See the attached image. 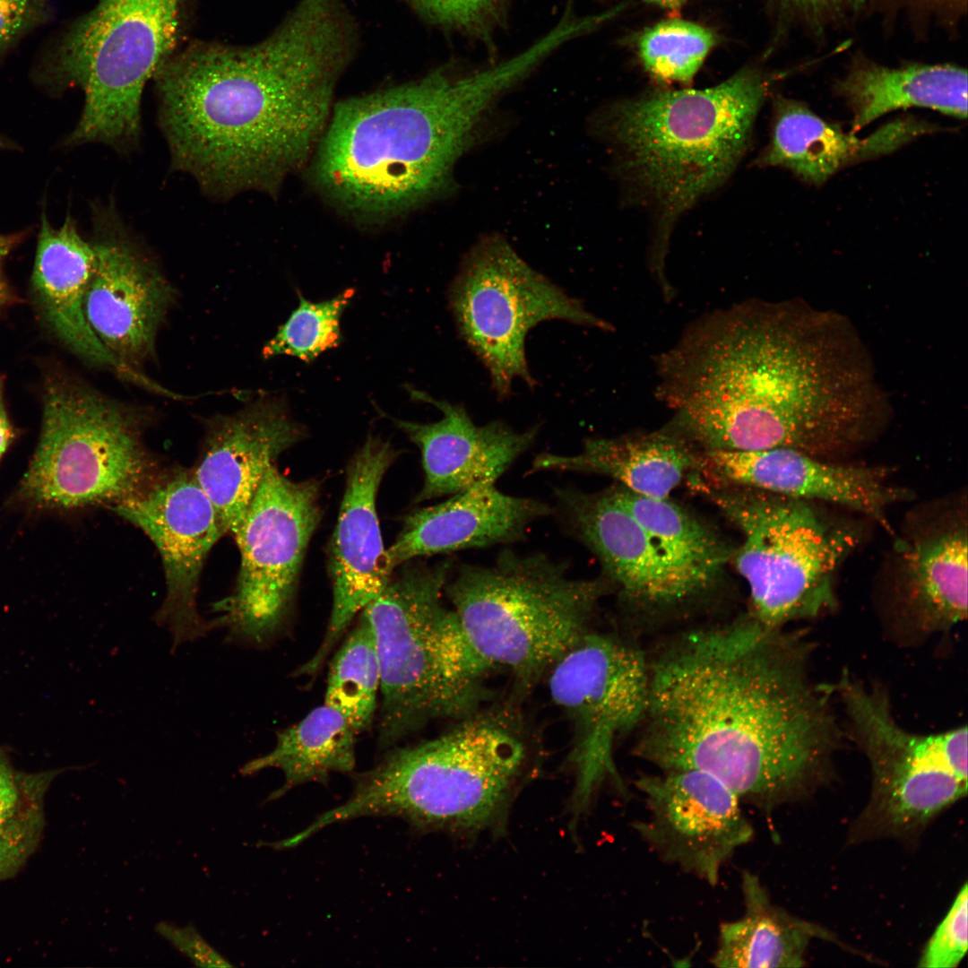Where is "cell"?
<instances>
[{
	"label": "cell",
	"mask_w": 968,
	"mask_h": 968,
	"mask_svg": "<svg viewBox=\"0 0 968 968\" xmlns=\"http://www.w3.org/2000/svg\"><path fill=\"white\" fill-rule=\"evenodd\" d=\"M381 672L376 638L363 612L333 656L324 704L340 712L358 732L372 723L380 692Z\"/></svg>",
	"instance_id": "cell-34"
},
{
	"label": "cell",
	"mask_w": 968,
	"mask_h": 968,
	"mask_svg": "<svg viewBox=\"0 0 968 968\" xmlns=\"http://www.w3.org/2000/svg\"><path fill=\"white\" fill-rule=\"evenodd\" d=\"M655 366L669 427L701 451L788 447L831 461L875 437L888 409L851 321L801 300L714 310Z\"/></svg>",
	"instance_id": "cell-2"
},
{
	"label": "cell",
	"mask_w": 968,
	"mask_h": 968,
	"mask_svg": "<svg viewBox=\"0 0 968 968\" xmlns=\"http://www.w3.org/2000/svg\"><path fill=\"white\" fill-rule=\"evenodd\" d=\"M690 480L742 536L731 558L747 582L752 618L782 628L837 609L836 575L860 538L853 525L829 516L816 501L711 484L697 476Z\"/></svg>",
	"instance_id": "cell-9"
},
{
	"label": "cell",
	"mask_w": 968,
	"mask_h": 968,
	"mask_svg": "<svg viewBox=\"0 0 968 968\" xmlns=\"http://www.w3.org/2000/svg\"><path fill=\"white\" fill-rule=\"evenodd\" d=\"M914 531L897 546V574L878 607L884 635L903 647L921 645L967 618L965 514L953 507Z\"/></svg>",
	"instance_id": "cell-20"
},
{
	"label": "cell",
	"mask_w": 968,
	"mask_h": 968,
	"mask_svg": "<svg viewBox=\"0 0 968 968\" xmlns=\"http://www.w3.org/2000/svg\"><path fill=\"white\" fill-rule=\"evenodd\" d=\"M157 931L178 951L185 954L196 966H232L204 940L193 925L181 928L163 921L157 925Z\"/></svg>",
	"instance_id": "cell-41"
},
{
	"label": "cell",
	"mask_w": 968,
	"mask_h": 968,
	"mask_svg": "<svg viewBox=\"0 0 968 968\" xmlns=\"http://www.w3.org/2000/svg\"><path fill=\"white\" fill-rule=\"evenodd\" d=\"M49 14V0H0V56Z\"/></svg>",
	"instance_id": "cell-40"
},
{
	"label": "cell",
	"mask_w": 968,
	"mask_h": 968,
	"mask_svg": "<svg viewBox=\"0 0 968 968\" xmlns=\"http://www.w3.org/2000/svg\"><path fill=\"white\" fill-rule=\"evenodd\" d=\"M4 377L0 376V459L14 438L13 428L9 420L4 399Z\"/></svg>",
	"instance_id": "cell-42"
},
{
	"label": "cell",
	"mask_w": 968,
	"mask_h": 968,
	"mask_svg": "<svg viewBox=\"0 0 968 968\" xmlns=\"http://www.w3.org/2000/svg\"><path fill=\"white\" fill-rule=\"evenodd\" d=\"M42 416L38 446L18 489L23 502L52 509L111 506L153 481L144 419L135 408L56 380L46 388Z\"/></svg>",
	"instance_id": "cell-11"
},
{
	"label": "cell",
	"mask_w": 968,
	"mask_h": 968,
	"mask_svg": "<svg viewBox=\"0 0 968 968\" xmlns=\"http://www.w3.org/2000/svg\"><path fill=\"white\" fill-rule=\"evenodd\" d=\"M742 915L720 925L711 963L722 968L801 967L814 937L831 938L821 928L772 903L758 877L741 875Z\"/></svg>",
	"instance_id": "cell-30"
},
{
	"label": "cell",
	"mask_w": 968,
	"mask_h": 968,
	"mask_svg": "<svg viewBox=\"0 0 968 968\" xmlns=\"http://www.w3.org/2000/svg\"><path fill=\"white\" fill-rule=\"evenodd\" d=\"M358 734L340 712L324 704L278 731L274 748L246 762L240 773L252 775L267 768L280 769L283 784L268 800L277 799L294 787L324 782L333 773L352 772Z\"/></svg>",
	"instance_id": "cell-32"
},
{
	"label": "cell",
	"mask_w": 968,
	"mask_h": 968,
	"mask_svg": "<svg viewBox=\"0 0 968 968\" xmlns=\"http://www.w3.org/2000/svg\"><path fill=\"white\" fill-rule=\"evenodd\" d=\"M95 260L93 241L82 238L70 216L58 229L42 216L32 283L46 321L81 358L122 373L84 313L85 293Z\"/></svg>",
	"instance_id": "cell-27"
},
{
	"label": "cell",
	"mask_w": 968,
	"mask_h": 968,
	"mask_svg": "<svg viewBox=\"0 0 968 968\" xmlns=\"http://www.w3.org/2000/svg\"><path fill=\"white\" fill-rule=\"evenodd\" d=\"M110 508L142 530L160 553L166 592L153 621L170 634L171 652L223 627L219 617L205 619L197 608L204 561L225 532L193 472L177 471L153 480Z\"/></svg>",
	"instance_id": "cell-17"
},
{
	"label": "cell",
	"mask_w": 968,
	"mask_h": 968,
	"mask_svg": "<svg viewBox=\"0 0 968 968\" xmlns=\"http://www.w3.org/2000/svg\"><path fill=\"white\" fill-rule=\"evenodd\" d=\"M968 888L964 884L944 920L929 940L919 967L953 968L967 951Z\"/></svg>",
	"instance_id": "cell-38"
},
{
	"label": "cell",
	"mask_w": 968,
	"mask_h": 968,
	"mask_svg": "<svg viewBox=\"0 0 968 968\" xmlns=\"http://www.w3.org/2000/svg\"><path fill=\"white\" fill-rule=\"evenodd\" d=\"M844 737L867 758L872 777L859 838L918 832L967 794L966 725L918 734L897 722L888 689L844 670L831 684Z\"/></svg>",
	"instance_id": "cell-12"
},
{
	"label": "cell",
	"mask_w": 968,
	"mask_h": 968,
	"mask_svg": "<svg viewBox=\"0 0 968 968\" xmlns=\"http://www.w3.org/2000/svg\"><path fill=\"white\" fill-rule=\"evenodd\" d=\"M280 398L264 397L213 417L193 475L225 533L238 532L267 469L305 436Z\"/></svg>",
	"instance_id": "cell-23"
},
{
	"label": "cell",
	"mask_w": 968,
	"mask_h": 968,
	"mask_svg": "<svg viewBox=\"0 0 968 968\" xmlns=\"http://www.w3.org/2000/svg\"><path fill=\"white\" fill-rule=\"evenodd\" d=\"M409 390L415 400L433 404L443 414L432 423L393 419L421 453L424 482L417 502L497 481L537 436V427L517 431L497 420L477 426L461 404Z\"/></svg>",
	"instance_id": "cell-24"
},
{
	"label": "cell",
	"mask_w": 968,
	"mask_h": 968,
	"mask_svg": "<svg viewBox=\"0 0 968 968\" xmlns=\"http://www.w3.org/2000/svg\"><path fill=\"white\" fill-rule=\"evenodd\" d=\"M13 245V238L0 235V307L6 305L12 298L10 289L4 276L3 264Z\"/></svg>",
	"instance_id": "cell-43"
},
{
	"label": "cell",
	"mask_w": 968,
	"mask_h": 968,
	"mask_svg": "<svg viewBox=\"0 0 968 968\" xmlns=\"http://www.w3.org/2000/svg\"><path fill=\"white\" fill-rule=\"evenodd\" d=\"M555 496L566 530L593 552L617 588L631 634L652 632L703 609L611 488L596 493L560 488Z\"/></svg>",
	"instance_id": "cell-16"
},
{
	"label": "cell",
	"mask_w": 968,
	"mask_h": 968,
	"mask_svg": "<svg viewBox=\"0 0 968 968\" xmlns=\"http://www.w3.org/2000/svg\"><path fill=\"white\" fill-rule=\"evenodd\" d=\"M549 688L575 725L576 818L606 779L625 791L613 747L618 737L635 731L644 717L647 653L633 638L588 632L552 665Z\"/></svg>",
	"instance_id": "cell-15"
},
{
	"label": "cell",
	"mask_w": 968,
	"mask_h": 968,
	"mask_svg": "<svg viewBox=\"0 0 968 968\" xmlns=\"http://www.w3.org/2000/svg\"><path fill=\"white\" fill-rule=\"evenodd\" d=\"M715 44L706 27L671 19L645 30L638 40V53L645 70L663 82L689 83Z\"/></svg>",
	"instance_id": "cell-35"
},
{
	"label": "cell",
	"mask_w": 968,
	"mask_h": 968,
	"mask_svg": "<svg viewBox=\"0 0 968 968\" xmlns=\"http://www.w3.org/2000/svg\"><path fill=\"white\" fill-rule=\"evenodd\" d=\"M5 753H6V752H5V751H4V749H3L2 748H0V757H1L2 756H4V755Z\"/></svg>",
	"instance_id": "cell-45"
},
{
	"label": "cell",
	"mask_w": 968,
	"mask_h": 968,
	"mask_svg": "<svg viewBox=\"0 0 968 968\" xmlns=\"http://www.w3.org/2000/svg\"><path fill=\"white\" fill-rule=\"evenodd\" d=\"M517 53L471 71L424 77L339 103L317 143L313 174L338 205L380 219L451 190L454 169L502 95L527 78Z\"/></svg>",
	"instance_id": "cell-4"
},
{
	"label": "cell",
	"mask_w": 968,
	"mask_h": 968,
	"mask_svg": "<svg viewBox=\"0 0 968 968\" xmlns=\"http://www.w3.org/2000/svg\"><path fill=\"white\" fill-rule=\"evenodd\" d=\"M635 785L647 810L632 824L640 838L661 860L716 886L724 864L754 834L737 796L695 769L640 775Z\"/></svg>",
	"instance_id": "cell-18"
},
{
	"label": "cell",
	"mask_w": 968,
	"mask_h": 968,
	"mask_svg": "<svg viewBox=\"0 0 968 968\" xmlns=\"http://www.w3.org/2000/svg\"><path fill=\"white\" fill-rule=\"evenodd\" d=\"M357 36L341 0H299L259 43L172 55L153 79L173 169L216 200L273 193L317 144Z\"/></svg>",
	"instance_id": "cell-3"
},
{
	"label": "cell",
	"mask_w": 968,
	"mask_h": 968,
	"mask_svg": "<svg viewBox=\"0 0 968 968\" xmlns=\"http://www.w3.org/2000/svg\"><path fill=\"white\" fill-rule=\"evenodd\" d=\"M406 1L430 23L482 40L494 35L508 5V0Z\"/></svg>",
	"instance_id": "cell-37"
},
{
	"label": "cell",
	"mask_w": 968,
	"mask_h": 968,
	"mask_svg": "<svg viewBox=\"0 0 968 968\" xmlns=\"http://www.w3.org/2000/svg\"><path fill=\"white\" fill-rule=\"evenodd\" d=\"M461 336L505 398L515 378L535 385L527 364L528 332L547 320L610 331L611 325L532 269L502 237L481 238L468 252L449 292Z\"/></svg>",
	"instance_id": "cell-13"
},
{
	"label": "cell",
	"mask_w": 968,
	"mask_h": 968,
	"mask_svg": "<svg viewBox=\"0 0 968 968\" xmlns=\"http://www.w3.org/2000/svg\"><path fill=\"white\" fill-rule=\"evenodd\" d=\"M770 79L744 69L705 90L654 91L597 122L631 183L672 223L722 185L745 152Z\"/></svg>",
	"instance_id": "cell-5"
},
{
	"label": "cell",
	"mask_w": 968,
	"mask_h": 968,
	"mask_svg": "<svg viewBox=\"0 0 968 968\" xmlns=\"http://www.w3.org/2000/svg\"><path fill=\"white\" fill-rule=\"evenodd\" d=\"M666 7H678L683 4L686 0H646Z\"/></svg>",
	"instance_id": "cell-44"
},
{
	"label": "cell",
	"mask_w": 968,
	"mask_h": 968,
	"mask_svg": "<svg viewBox=\"0 0 968 968\" xmlns=\"http://www.w3.org/2000/svg\"><path fill=\"white\" fill-rule=\"evenodd\" d=\"M791 22L809 32L823 36L865 8L863 0H777Z\"/></svg>",
	"instance_id": "cell-39"
},
{
	"label": "cell",
	"mask_w": 968,
	"mask_h": 968,
	"mask_svg": "<svg viewBox=\"0 0 968 968\" xmlns=\"http://www.w3.org/2000/svg\"><path fill=\"white\" fill-rule=\"evenodd\" d=\"M525 760L516 722L476 711L435 739L388 752L356 777L343 804L303 834L364 817H399L419 829H480L501 813Z\"/></svg>",
	"instance_id": "cell-6"
},
{
	"label": "cell",
	"mask_w": 968,
	"mask_h": 968,
	"mask_svg": "<svg viewBox=\"0 0 968 968\" xmlns=\"http://www.w3.org/2000/svg\"><path fill=\"white\" fill-rule=\"evenodd\" d=\"M834 89L851 111L853 134L898 109L930 108L960 119L967 116V71L954 64L888 66L859 56Z\"/></svg>",
	"instance_id": "cell-29"
},
{
	"label": "cell",
	"mask_w": 968,
	"mask_h": 968,
	"mask_svg": "<svg viewBox=\"0 0 968 968\" xmlns=\"http://www.w3.org/2000/svg\"><path fill=\"white\" fill-rule=\"evenodd\" d=\"M554 513L544 502L506 495L487 480L409 514L387 558L394 570L420 557L515 542L532 523Z\"/></svg>",
	"instance_id": "cell-25"
},
{
	"label": "cell",
	"mask_w": 968,
	"mask_h": 968,
	"mask_svg": "<svg viewBox=\"0 0 968 968\" xmlns=\"http://www.w3.org/2000/svg\"><path fill=\"white\" fill-rule=\"evenodd\" d=\"M452 568V560L409 566L361 610L380 663L381 748L432 720L468 716L484 697L491 666L442 601Z\"/></svg>",
	"instance_id": "cell-7"
},
{
	"label": "cell",
	"mask_w": 968,
	"mask_h": 968,
	"mask_svg": "<svg viewBox=\"0 0 968 968\" xmlns=\"http://www.w3.org/2000/svg\"><path fill=\"white\" fill-rule=\"evenodd\" d=\"M699 451L682 435L667 428L617 437L588 438L580 453L537 455L531 472L573 471L610 477L627 490L650 498H668L696 471Z\"/></svg>",
	"instance_id": "cell-28"
},
{
	"label": "cell",
	"mask_w": 968,
	"mask_h": 968,
	"mask_svg": "<svg viewBox=\"0 0 968 968\" xmlns=\"http://www.w3.org/2000/svg\"><path fill=\"white\" fill-rule=\"evenodd\" d=\"M57 771L16 770L0 757V882L15 876L36 851L45 826V799Z\"/></svg>",
	"instance_id": "cell-33"
},
{
	"label": "cell",
	"mask_w": 968,
	"mask_h": 968,
	"mask_svg": "<svg viewBox=\"0 0 968 968\" xmlns=\"http://www.w3.org/2000/svg\"><path fill=\"white\" fill-rule=\"evenodd\" d=\"M703 480L816 502H829L870 516L888 528L886 511L903 490L877 468L848 466L788 447L756 451H700Z\"/></svg>",
	"instance_id": "cell-22"
},
{
	"label": "cell",
	"mask_w": 968,
	"mask_h": 968,
	"mask_svg": "<svg viewBox=\"0 0 968 968\" xmlns=\"http://www.w3.org/2000/svg\"><path fill=\"white\" fill-rule=\"evenodd\" d=\"M804 631L748 612L677 632L647 653L649 692L633 753L659 771L713 775L771 810L832 774L844 737L831 684L811 670Z\"/></svg>",
	"instance_id": "cell-1"
},
{
	"label": "cell",
	"mask_w": 968,
	"mask_h": 968,
	"mask_svg": "<svg viewBox=\"0 0 968 968\" xmlns=\"http://www.w3.org/2000/svg\"><path fill=\"white\" fill-rule=\"evenodd\" d=\"M320 518L317 481L292 480L272 464L233 536L239 572L232 593L216 604L225 644L261 648L278 635Z\"/></svg>",
	"instance_id": "cell-14"
},
{
	"label": "cell",
	"mask_w": 968,
	"mask_h": 968,
	"mask_svg": "<svg viewBox=\"0 0 968 968\" xmlns=\"http://www.w3.org/2000/svg\"><path fill=\"white\" fill-rule=\"evenodd\" d=\"M607 577L575 579L541 553L509 549L493 565L463 564L445 591L475 652L523 681L552 665L586 633Z\"/></svg>",
	"instance_id": "cell-8"
},
{
	"label": "cell",
	"mask_w": 968,
	"mask_h": 968,
	"mask_svg": "<svg viewBox=\"0 0 968 968\" xmlns=\"http://www.w3.org/2000/svg\"><path fill=\"white\" fill-rule=\"evenodd\" d=\"M186 0H99L46 51L43 78L84 95L72 145L104 143L134 151L142 135L147 82L172 56Z\"/></svg>",
	"instance_id": "cell-10"
},
{
	"label": "cell",
	"mask_w": 968,
	"mask_h": 968,
	"mask_svg": "<svg viewBox=\"0 0 968 968\" xmlns=\"http://www.w3.org/2000/svg\"><path fill=\"white\" fill-rule=\"evenodd\" d=\"M395 451L373 435L352 457L329 551L333 607L323 642L297 671L316 673L352 619L388 584L393 576L376 512V496Z\"/></svg>",
	"instance_id": "cell-21"
},
{
	"label": "cell",
	"mask_w": 968,
	"mask_h": 968,
	"mask_svg": "<svg viewBox=\"0 0 968 968\" xmlns=\"http://www.w3.org/2000/svg\"><path fill=\"white\" fill-rule=\"evenodd\" d=\"M938 126L913 117L887 123L864 138L846 133L803 102L774 99L771 138L756 164L781 167L802 181L821 186L846 166L889 154Z\"/></svg>",
	"instance_id": "cell-26"
},
{
	"label": "cell",
	"mask_w": 968,
	"mask_h": 968,
	"mask_svg": "<svg viewBox=\"0 0 968 968\" xmlns=\"http://www.w3.org/2000/svg\"><path fill=\"white\" fill-rule=\"evenodd\" d=\"M100 215L84 313L122 373L132 376L154 353L175 292L116 207H105Z\"/></svg>",
	"instance_id": "cell-19"
},
{
	"label": "cell",
	"mask_w": 968,
	"mask_h": 968,
	"mask_svg": "<svg viewBox=\"0 0 968 968\" xmlns=\"http://www.w3.org/2000/svg\"><path fill=\"white\" fill-rule=\"evenodd\" d=\"M354 295L348 289L338 296L312 302L298 293L299 305L264 346V358L290 355L310 362L336 347L341 340V315Z\"/></svg>",
	"instance_id": "cell-36"
},
{
	"label": "cell",
	"mask_w": 968,
	"mask_h": 968,
	"mask_svg": "<svg viewBox=\"0 0 968 968\" xmlns=\"http://www.w3.org/2000/svg\"><path fill=\"white\" fill-rule=\"evenodd\" d=\"M620 504L645 530L667 564L704 606L717 595L732 553L707 523L668 498L611 488Z\"/></svg>",
	"instance_id": "cell-31"
}]
</instances>
